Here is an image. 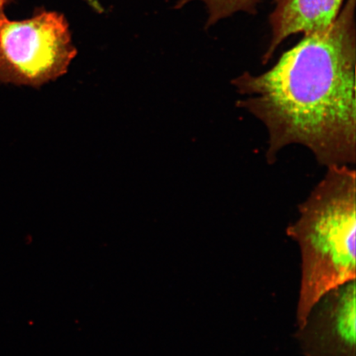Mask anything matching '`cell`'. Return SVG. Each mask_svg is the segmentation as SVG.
<instances>
[{"label": "cell", "mask_w": 356, "mask_h": 356, "mask_svg": "<svg viewBox=\"0 0 356 356\" xmlns=\"http://www.w3.org/2000/svg\"><path fill=\"white\" fill-rule=\"evenodd\" d=\"M355 66V0H347L328 28L305 34L269 70L231 81L238 108L266 129L267 162L297 145L326 168L354 165Z\"/></svg>", "instance_id": "cell-1"}, {"label": "cell", "mask_w": 356, "mask_h": 356, "mask_svg": "<svg viewBox=\"0 0 356 356\" xmlns=\"http://www.w3.org/2000/svg\"><path fill=\"white\" fill-rule=\"evenodd\" d=\"M327 168L286 229L301 253L297 328L323 293L356 277V172L349 165Z\"/></svg>", "instance_id": "cell-2"}, {"label": "cell", "mask_w": 356, "mask_h": 356, "mask_svg": "<svg viewBox=\"0 0 356 356\" xmlns=\"http://www.w3.org/2000/svg\"><path fill=\"white\" fill-rule=\"evenodd\" d=\"M76 56L61 13L41 11L12 21L0 12V83L41 88L68 72Z\"/></svg>", "instance_id": "cell-3"}, {"label": "cell", "mask_w": 356, "mask_h": 356, "mask_svg": "<svg viewBox=\"0 0 356 356\" xmlns=\"http://www.w3.org/2000/svg\"><path fill=\"white\" fill-rule=\"evenodd\" d=\"M355 280L323 293L295 334L305 356H355Z\"/></svg>", "instance_id": "cell-4"}, {"label": "cell", "mask_w": 356, "mask_h": 356, "mask_svg": "<svg viewBox=\"0 0 356 356\" xmlns=\"http://www.w3.org/2000/svg\"><path fill=\"white\" fill-rule=\"evenodd\" d=\"M270 15L271 38L262 57L266 64L284 40L295 34L326 29L337 19L344 0H274Z\"/></svg>", "instance_id": "cell-5"}, {"label": "cell", "mask_w": 356, "mask_h": 356, "mask_svg": "<svg viewBox=\"0 0 356 356\" xmlns=\"http://www.w3.org/2000/svg\"><path fill=\"white\" fill-rule=\"evenodd\" d=\"M195 0H180L176 8H180L189 2ZM202 1L207 7L209 17L207 28H210L216 22L226 19L238 12H246L254 15L257 13V6L262 0H199Z\"/></svg>", "instance_id": "cell-6"}, {"label": "cell", "mask_w": 356, "mask_h": 356, "mask_svg": "<svg viewBox=\"0 0 356 356\" xmlns=\"http://www.w3.org/2000/svg\"><path fill=\"white\" fill-rule=\"evenodd\" d=\"M6 6L4 0H0V12L3 11V7Z\"/></svg>", "instance_id": "cell-7"}, {"label": "cell", "mask_w": 356, "mask_h": 356, "mask_svg": "<svg viewBox=\"0 0 356 356\" xmlns=\"http://www.w3.org/2000/svg\"><path fill=\"white\" fill-rule=\"evenodd\" d=\"M4 1H6V3L7 4V3L13 1V0H4Z\"/></svg>", "instance_id": "cell-8"}]
</instances>
